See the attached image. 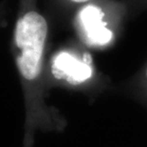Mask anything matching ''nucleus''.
<instances>
[{
	"instance_id": "nucleus-1",
	"label": "nucleus",
	"mask_w": 147,
	"mask_h": 147,
	"mask_svg": "<svg viewBox=\"0 0 147 147\" xmlns=\"http://www.w3.org/2000/svg\"><path fill=\"white\" fill-rule=\"evenodd\" d=\"M48 34L47 20L34 11L21 16L15 26V63L23 83L25 115L30 118H43L51 110L42 83Z\"/></svg>"
},
{
	"instance_id": "nucleus-2",
	"label": "nucleus",
	"mask_w": 147,
	"mask_h": 147,
	"mask_svg": "<svg viewBox=\"0 0 147 147\" xmlns=\"http://www.w3.org/2000/svg\"><path fill=\"white\" fill-rule=\"evenodd\" d=\"M104 17L102 11L94 5H88L80 11L81 27L86 38L93 44L104 45L112 38V33L106 26Z\"/></svg>"
},
{
	"instance_id": "nucleus-3",
	"label": "nucleus",
	"mask_w": 147,
	"mask_h": 147,
	"mask_svg": "<svg viewBox=\"0 0 147 147\" xmlns=\"http://www.w3.org/2000/svg\"><path fill=\"white\" fill-rule=\"evenodd\" d=\"M52 73L58 79H65L69 83H79L91 76V69L86 62L77 59L74 55L62 52L53 59Z\"/></svg>"
},
{
	"instance_id": "nucleus-4",
	"label": "nucleus",
	"mask_w": 147,
	"mask_h": 147,
	"mask_svg": "<svg viewBox=\"0 0 147 147\" xmlns=\"http://www.w3.org/2000/svg\"><path fill=\"white\" fill-rule=\"evenodd\" d=\"M144 84H145V90L147 91V67L144 71Z\"/></svg>"
},
{
	"instance_id": "nucleus-5",
	"label": "nucleus",
	"mask_w": 147,
	"mask_h": 147,
	"mask_svg": "<svg viewBox=\"0 0 147 147\" xmlns=\"http://www.w3.org/2000/svg\"><path fill=\"white\" fill-rule=\"evenodd\" d=\"M71 2H74V3H86V2H88L90 0H69Z\"/></svg>"
}]
</instances>
